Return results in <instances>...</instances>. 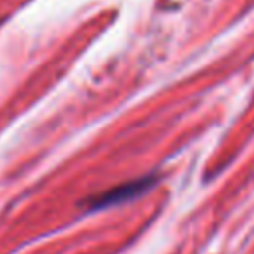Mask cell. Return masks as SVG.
<instances>
[{"label": "cell", "instance_id": "1", "mask_svg": "<svg viewBox=\"0 0 254 254\" xmlns=\"http://www.w3.org/2000/svg\"><path fill=\"white\" fill-rule=\"evenodd\" d=\"M153 185H155V177H143V179L125 183L121 187H115V189L91 198L89 200V208H107V206H115V204L133 200V198L141 196L143 192H147Z\"/></svg>", "mask_w": 254, "mask_h": 254}]
</instances>
